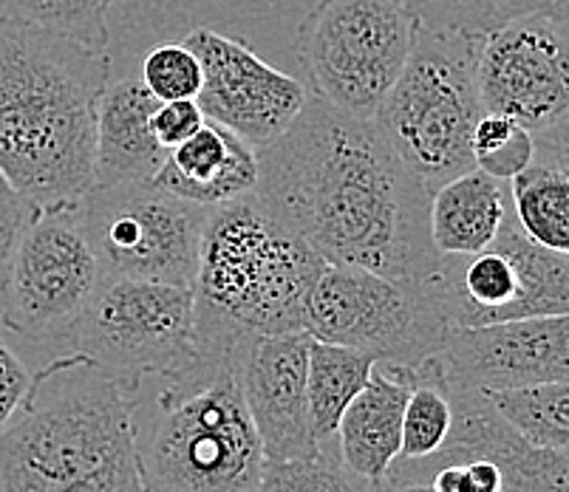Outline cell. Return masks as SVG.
<instances>
[{
  "instance_id": "44dd1931",
  "label": "cell",
  "mask_w": 569,
  "mask_h": 492,
  "mask_svg": "<svg viewBox=\"0 0 569 492\" xmlns=\"http://www.w3.org/2000/svg\"><path fill=\"white\" fill-rule=\"evenodd\" d=\"M377 357L369 351H357L349 345L315 340L309 343V419H312L315 439L323 450H338V424L343 419L351 399L363 391Z\"/></svg>"
},
{
  "instance_id": "d6986e66",
  "label": "cell",
  "mask_w": 569,
  "mask_h": 492,
  "mask_svg": "<svg viewBox=\"0 0 569 492\" xmlns=\"http://www.w3.org/2000/svg\"><path fill=\"white\" fill-rule=\"evenodd\" d=\"M521 232L545 250L569 258V122L536 137V159L510 179Z\"/></svg>"
},
{
  "instance_id": "f546056e",
  "label": "cell",
  "mask_w": 569,
  "mask_h": 492,
  "mask_svg": "<svg viewBox=\"0 0 569 492\" xmlns=\"http://www.w3.org/2000/svg\"><path fill=\"white\" fill-rule=\"evenodd\" d=\"M34 210L38 207L26 199L12 181L3 175V170H0V283L7 278L14 247H18L20 235H23V230L32 221Z\"/></svg>"
},
{
  "instance_id": "4fadbf2b",
  "label": "cell",
  "mask_w": 569,
  "mask_h": 492,
  "mask_svg": "<svg viewBox=\"0 0 569 492\" xmlns=\"http://www.w3.org/2000/svg\"><path fill=\"white\" fill-rule=\"evenodd\" d=\"M184 46L196 51L204 69L196 97L204 117L256 150L281 137L309 102V88L301 80L263 63L244 40L201 26L184 38Z\"/></svg>"
},
{
  "instance_id": "277c9868",
  "label": "cell",
  "mask_w": 569,
  "mask_h": 492,
  "mask_svg": "<svg viewBox=\"0 0 569 492\" xmlns=\"http://www.w3.org/2000/svg\"><path fill=\"white\" fill-rule=\"evenodd\" d=\"M323 267L252 193L210 207L193 281L199 354L230 362L247 337L307 331L309 294Z\"/></svg>"
},
{
  "instance_id": "9c48e42d",
  "label": "cell",
  "mask_w": 569,
  "mask_h": 492,
  "mask_svg": "<svg viewBox=\"0 0 569 492\" xmlns=\"http://www.w3.org/2000/svg\"><path fill=\"white\" fill-rule=\"evenodd\" d=\"M131 396L151 376L199 360L193 289L139 278H106L63 340Z\"/></svg>"
},
{
  "instance_id": "2e32d148",
  "label": "cell",
  "mask_w": 569,
  "mask_h": 492,
  "mask_svg": "<svg viewBox=\"0 0 569 492\" xmlns=\"http://www.w3.org/2000/svg\"><path fill=\"white\" fill-rule=\"evenodd\" d=\"M417 371L377 362L369 382L346 408L338 424V455L351 473L380 486L402 448V416Z\"/></svg>"
},
{
  "instance_id": "ac0fdd59",
  "label": "cell",
  "mask_w": 569,
  "mask_h": 492,
  "mask_svg": "<svg viewBox=\"0 0 569 492\" xmlns=\"http://www.w3.org/2000/svg\"><path fill=\"white\" fill-rule=\"evenodd\" d=\"M157 97L139 77L108 82L97 106V188L151 181L168 150L151 131Z\"/></svg>"
},
{
  "instance_id": "7402d4cb",
  "label": "cell",
  "mask_w": 569,
  "mask_h": 492,
  "mask_svg": "<svg viewBox=\"0 0 569 492\" xmlns=\"http://www.w3.org/2000/svg\"><path fill=\"white\" fill-rule=\"evenodd\" d=\"M411 396L402 416V448L397 461H426L445 448L453 430V399L445 380L439 357H428L413 365Z\"/></svg>"
},
{
  "instance_id": "8fae6325",
  "label": "cell",
  "mask_w": 569,
  "mask_h": 492,
  "mask_svg": "<svg viewBox=\"0 0 569 492\" xmlns=\"http://www.w3.org/2000/svg\"><path fill=\"white\" fill-rule=\"evenodd\" d=\"M102 281L80 201L38 207L0 283V325L32 343H63Z\"/></svg>"
},
{
  "instance_id": "8992f818",
  "label": "cell",
  "mask_w": 569,
  "mask_h": 492,
  "mask_svg": "<svg viewBox=\"0 0 569 492\" xmlns=\"http://www.w3.org/2000/svg\"><path fill=\"white\" fill-rule=\"evenodd\" d=\"M479 43L417 26L406 69L371 119L431 195L476 170L470 142L485 113L476 82Z\"/></svg>"
},
{
  "instance_id": "5bb4252c",
  "label": "cell",
  "mask_w": 569,
  "mask_h": 492,
  "mask_svg": "<svg viewBox=\"0 0 569 492\" xmlns=\"http://www.w3.org/2000/svg\"><path fill=\"white\" fill-rule=\"evenodd\" d=\"M309 331L247 337L230 354L263 459L287 461L320 453L309 419Z\"/></svg>"
},
{
  "instance_id": "e575fe53",
  "label": "cell",
  "mask_w": 569,
  "mask_h": 492,
  "mask_svg": "<svg viewBox=\"0 0 569 492\" xmlns=\"http://www.w3.org/2000/svg\"><path fill=\"white\" fill-rule=\"evenodd\" d=\"M567 113H569V88H567Z\"/></svg>"
},
{
  "instance_id": "9a60e30c",
  "label": "cell",
  "mask_w": 569,
  "mask_h": 492,
  "mask_svg": "<svg viewBox=\"0 0 569 492\" xmlns=\"http://www.w3.org/2000/svg\"><path fill=\"white\" fill-rule=\"evenodd\" d=\"M437 357L451 388L490 393L569 380V314L451 329Z\"/></svg>"
},
{
  "instance_id": "d4e9b609",
  "label": "cell",
  "mask_w": 569,
  "mask_h": 492,
  "mask_svg": "<svg viewBox=\"0 0 569 492\" xmlns=\"http://www.w3.org/2000/svg\"><path fill=\"white\" fill-rule=\"evenodd\" d=\"M113 3L119 0H0V14L108 51V9Z\"/></svg>"
},
{
  "instance_id": "4316f807",
  "label": "cell",
  "mask_w": 569,
  "mask_h": 492,
  "mask_svg": "<svg viewBox=\"0 0 569 492\" xmlns=\"http://www.w3.org/2000/svg\"><path fill=\"white\" fill-rule=\"evenodd\" d=\"M473 162L493 179L510 181L536 159V137L501 113H482L473 128Z\"/></svg>"
},
{
  "instance_id": "603a6c76",
  "label": "cell",
  "mask_w": 569,
  "mask_h": 492,
  "mask_svg": "<svg viewBox=\"0 0 569 492\" xmlns=\"http://www.w3.org/2000/svg\"><path fill=\"white\" fill-rule=\"evenodd\" d=\"M556 0H402L417 26L431 32L485 40L505 26L547 12Z\"/></svg>"
},
{
  "instance_id": "f1b7e54d",
  "label": "cell",
  "mask_w": 569,
  "mask_h": 492,
  "mask_svg": "<svg viewBox=\"0 0 569 492\" xmlns=\"http://www.w3.org/2000/svg\"><path fill=\"white\" fill-rule=\"evenodd\" d=\"M431 492H501V470L490 459H465L442 464L428 479Z\"/></svg>"
},
{
  "instance_id": "6da1fadb",
  "label": "cell",
  "mask_w": 569,
  "mask_h": 492,
  "mask_svg": "<svg viewBox=\"0 0 569 492\" xmlns=\"http://www.w3.org/2000/svg\"><path fill=\"white\" fill-rule=\"evenodd\" d=\"M263 210L323 258L397 281H433L442 255L431 238V190L357 119L309 97L292 125L256 150Z\"/></svg>"
},
{
  "instance_id": "836d02e7",
  "label": "cell",
  "mask_w": 569,
  "mask_h": 492,
  "mask_svg": "<svg viewBox=\"0 0 569 492\" xmlns=\"http://www.w3.org/2000/svg\"><path fill=\"white\" fill-rule=\"evenodd\" d=\"M552 12L569 23V0H556V3H552Z\"/></svg>"
},
{
  "instance_id": "83f0119b",
  "label": "cell",
  "mask_w": 569,
  "mask_h": 492,
  "mask_svg": "<svg viewBox=\"0 0 569 492\" xmlns=\"http://www.w3.org/2000/svg\"><path fill=\"white\" fill-rule=\"evenodd\" d=\"M139 80L159 102L196 100L201 82H204V69H201L196 51L184 46V40L182 43H162L144 54Z\"/></svg>"
},
{
  "instance_id": "cb8c5ba5",
  "label": "cell",
  "mask_w": 569,
  "mask_h": 492,
  "mask_svg": "<svg viewBox=\"0 0 569 492\" xmlns=\"http://www.w3.org/2000/svg\"><path fill=\"white\" fill-rule=\"evenodd\" d=\"M488 396L501 416L532 444L569 450V380L490 391Z\"/></svg>"
},
{
  "instance_id": "4dcf8cb0",
  "label": "cell",
  "mask_w": 569,
  "mask_h": 492,
  "mask_svg": "<svg viewBox=\"0 0 569 492\" xmlns=\"http://www.w3.org/2000/svg\"><path fill=\"white\" fill-rule=\"evenodd\" d=\"M34 371L23 362V357L0 337V433L9 428L26 396L32 391Z\"/></svg>"
},
{
  "instance_id": "ffe728a7",
  "label": "cell",
  "mask_w": 569,
  "mask_h": 492,
  "mask_svg": "<svg viewBox=\"0 0 569 492\" xmlns=\"http://www.w3.org/2000/svg\"><path fill=\"white\" fill-rule=\"evenodd\" d=\"M513 212L510 181L468 170L431 195V238L439 255H476L488 250Z\"/></svg>"
},
{
  "instance_id": "7a4b0ae2",
  "label": "cell",
  "mask_w": 569,
  "mask_h": 492,
  "mask_svg": "<svg viewBox=\"0 0 569 492\" xmlns=\"http://www.w3.org/2000/svg\"><path fill=\"white\" fill-rule=\"evenodd\" d=\"M108 51L0 14V170L34 207L97 188V106Z\"/></svg>"
},
{
  "instance_id": "484cf974",
  "label": "cell",
  "mask_w": 569,
  "mask_h": 492,
  "mask_svg": "<svg viewBox=\"0 0 569 492\" xmlns=\"http://www.w3.org/2000/svg\"><path fill=\"white\" fill-rule=\"evenodd\" d=\"M256 492H380V486L351 473L338 450H320L307 459H263Z\"/></svg>"
},
{
  "instance_id": "7c38bea8",
  "label": "cell",
  "mask_w": 569,
  "mask_h": 492,
  "mask_svg": "<svg viewBox=\"0 0 569 492\" xmlns=\"http://www.w3.org/2000/svg\"><path fill=\"white\" fill-rule=\"evenodd\" d=\"M476 82L485 113L510 117L532 137L567 125L569 23L547 9L485 38Z\"/></svg>"
},
{
  "instance_id": "d6a6232c",
  "label": "cell",
  "mask_w": 569,
  "mask_h": 492,
  "mask_svg": "<svg viewBox=\"0 0 569 492\" xmlns=\"http://www.w3.org/2000/svg\"><path fill=\"white\" fill-rule=\"evenodd\" d=\"M380 492H431L428 484H380Z\"/></svg>"
},
{
  "instance_id": "30bf717a",
  "label": "cell",
  "mask_w": 569,
  "mask_h": 492,
  "mask_svg": "<svg viewBox=\"0 0 569 492\" xmlns=\"http://www.w3.org/2000/svg\"><path fill=\"white\" fill-rule=\"evenodd\" d=\"M210 207L153 181L94 188L80 201L88 243L106 278H139L193 289Z\"/></svg>"
},
{
  "instance_id": "1f68e13d",
  "label": "cell",
  "mask_w": 569,
  "mask_h": 492,
  "mask_svg": "<svg viewBox=\"0 0 569 492\" xmlns=\"http://www.w3.org/2000/svg\"><path fill=\"white\" fill-rule=\"evenodd\" d=\"M207 122L204 111L196 100L159 102L151 113V131L164 150L182 144Z\"/></svg>"
},
{
  "instance_id": "3957f363",
  "label": "cell",
  "mask_w": 569,
  "mask_h": 492,
  "mask_svg": "<svg viewBox=\"0 0 569 492\" xmlns=\"http://www.w3.org/2000/svg\"><path fill=\"white\" fill-rule=\"evenodd\" d=\"M0 492H144L131 396L74 351L34 371L0 433Z\"/></svg>"
},
{
  "instance_id": "5b68a950",
  "label": "cell",
  "mask_w": 569,
  "mask_h": 492,
  "mask_svg": "<svg viewBox=\"0 0 569 492\" xmlns=\"http://www.w3.org/2000/svg\"><path fill=\"white\" fill-rule=\"evenodd\" d=\"M131 430L144 492H256L263 468L236 371L201 357L131 393Z\"/></svg>"
},
{
  "instance_id": "52a82bcc",
  "label": "cell",
  "mask_w": 569,
  "mask_h": 492,
  "mask_svg": "<svg viewBox=\"0 0 569 492\" xmlns=\"http://www.w3.org/2000/svg\"><path fill=\"white\" fill-rule=\"evenodd\" d=\"M417 20L402 0H320L298 26V63L312 97L357 119L377 108L402 74Z\"/></svg>"
},
{
  "instance_id": "ba28073f",
  "label": "cell",
  "mask_w": 569,
  "mask_h": 492,
  "mask_svg": "<svg viewBox=\"0 0 569 492\" xmlns=\"http://www.w3.org/2000/svg\"><path fill=\"white\" fill-rule=\"evenodd\" d=\"M303 329L315 340L413 368L445 349L453 325L437 281H397L363 267L326 263L309 294Z\"/></svg>"
},
{
  "instance_id": "e0dca14e",
  "label": "cell",
  "mask_w": 569,
  "mask_h": 492,
  "mask_svg": "<svg viewBox=\"0 0 569 492\" xmlns=\"http://www.w3.org/2000/svg\"><path fill=\"white\" fill-rule=\"evenodd\" d=\"M151 181L184 201L219 207L256 190L258 153L244 139L207 119L193 137L168 150Z\"/></svg>"
}]
</instances>
